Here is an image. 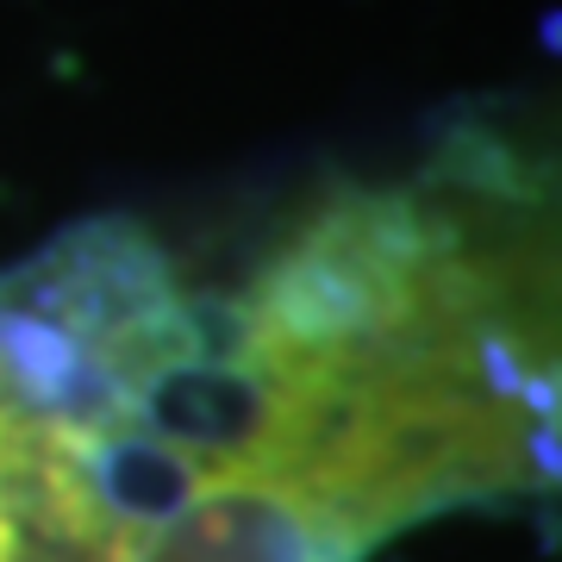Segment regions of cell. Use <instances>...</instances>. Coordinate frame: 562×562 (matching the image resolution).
<instances>
[{"instance_id": "6da1fadb", "label": "cell", "mask_w": 562, "mask_h": 562, "mask_svg": "<svg viewBox=\"0 0 562 562\" xmlns=\"http://www.w3.org/2000/svg\"><path fill=\"white\" fill-rule=\"evenodd\" d=\"M94 543L88 482L63 438L0 382V562H81Z\"/></svg>"}]
</instances>
